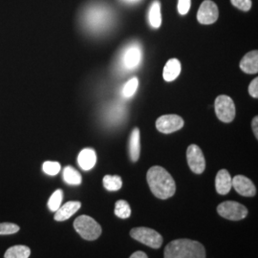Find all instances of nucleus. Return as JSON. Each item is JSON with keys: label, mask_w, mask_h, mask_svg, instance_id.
Instances as JSON below:
<instances>
[{"label": "nucleus", "mask_w": 258, "mask_h": 258, "mask_svg": "<svg viewBox=\"0 0 258 258\" xmlns=\"http://www.w3.org/2000/svg\"><path fill=\"white\" fill-rule=\"evenodd\" d=\"M147 180L151 192L159 199L166 200L175 194V181L162 166L150 167L147 174Z\"/></svg>", "instance_id": "nucleus-1"}, {"label": "nucleus", "mask_w": 258, "mask_h": 258, "mask_svg": "<svg viewBox=\"0 0 258 258\" xmlns=\"http://www.w3.org/2000/svg\"><path fill=\"white\" fill-rule=\"evenodd\" d=\"M164 256L166 258H205L203 245L190 239H176L166 245Z\"/></svg>", "instance_id": "nucleus-2"}, {"label": "nucleus", "mask_w": 258, "mask_h": 258, "mask_svg": "<svg viewBox=\"0 0 258 258\" xmlns=\"http://www.w3.org/2000/svg\"><path fill=\"white\" fill-rule=\"evenodd\" d=\"M76 231L83 239L93 241L98 239L102 234V227L92 217L88 215H81L74 222Z\"/></svg>", "instance_id": "nucleus-3"}, {"label": "nucleus", "mask_w": 258, "mask_h": 258, "mask_svg": "<svg viewBox=\"0 0 258 258\" xmlns=\"http://www.w3.org/2000/svg\"><path fill=\"white\" fill-rule=\"evenodd\" d=\"M107 10L98 6H89L87 9L84 10L82 21L83 25L89 30H99L101 28L107 25Z\"/></svg>", "instance_id": "nucleus-4"}, {"label": "nucleus", "mask_w": 258, "mask_h": 258, "mask_svg": "<svg viewBox=\"0 0 258 258\" xmlns=\"http://www.w3.org/2000/svg\"><path fill=\"white\" fill-rule=\"evenodd\" d=\"M130 235L133 239L137 240L152 249H159L163 244L162 235L149 228H134L130 231Z\"/></svg>", "instance_id": "nucleus-5"}, {"label": "nucleus", "mask_w": 258, "mask_h": 258, "mask_svg": "<svg viewBox=\"0 0 258 258\" xmlns=\"http://www.w3.org/2000/svg\"><path fill=\"white\" fill-rule=\"evenodd\" d=\"M215 114L218 119L229 123L234 120L235 117V105L231 97L226 95H220L215 99L214 102Z\"/></svg>", "instance_id": "nucleus-6"}, {"label": "nucleus", "mask_w": 258, "mask_h": 258, "mask_svg": "<svg viewBox=\"0 0 258 258\" xmlns=\"http://www.w3.org/2000/svg\"><path fill=\"white\" fill-rule=\"evenodd\" d=\"M219 215L231 221H239L248 215V210L245 206L234 201H226L217 207Z\"/></svg>", "instance_id": "nucleus-7"}, {"label": "nucleus", "mask_w": 258, "mask_h": 258, "mask_svg": "<svg viewBox=\"0 0 258 258\" xmlns=\"http://www.w3.org/2000/svg\"><path fill=\"white\" fill-rule=\"evenodd\" d=\"M186 159L192 172L196 174L203 173L206 168V160L201 148L196 145H190L186 150Z\"/></svg>", "instance_id": "nucleus-8"}, {"label": "nucleus", "mask_w": 258, "mask_h": 258, "mask_svg": "<svg viewBox=\"0 0 258 258\" xmlns=\"http://www.w3.org/2000/svg\"><path fill=\"white\" fill-rule=\"evenodd\" d=\"M184 121L178 115H164L156 120V127L160 132L169 134L178 131L184 126Z\"/></svg>", "instance_id": "nucleus-9"}, {"label": "nucleus", "mask_w": 258, "mask_h": 258, "mask_svg": "<svg viewBox=\"0 0 258 258\" xmlns=\"http://www.w3.org/2000/svg\"><path fill=\"white\" fill-rule=\"evenodd\" d=\"M219 16L218 8L212 0H205L197 13V19L201 24L209 25L214 23Z\"/></svg>", "instance_id": "nucleus-10"}, {"label": "nucleus", "mask_w": 258, "mask_h": 258, "mask_svg": "<svg viewBox=\"0 0 258 258\" xmlns=\"http://www.w3.org/2000/svg\"><path fill=\"white\" fill-rule=\"evenodd\" d=\"M232 186L237 194L246 197H252L256 194L254 184L249 178L243 175H236L232 178Z\"/></svg>", "instance_id": "nucleus-11"}, {"label": "nucleus", "mask_w": 258, "mask_h": 258, "mask_svg": "<svg viewBox=\"0 0 258 258\" xmlns=\"http://www.w3.org/2000/svg\"><path fill=\"white\" fill-rule=\"evenodd\" d=\"M232 186V179L227 169H221L218 171L215 178L216 191L221 195H226L231 191Z\"/></svg>", "instance_id": "nucleus-12"}, {"label": "nucleus", "mask_w": 258, "mask_h": 258, "mask_svg": "<svg viewBox=\"0 0 258 258\" xmlns=\"http://www.w3.org/2000/svg\"><path fill=\"white\" fill-rule=\"evenodd\" d=\"M240 68L247 74H256L258 72V52L251 51L243 56L240 61Z\"/></svg>", "instance_id": "nucleus-13"}, {"label": "nucleus", "mask_w": 258, "mask_h": 258, "mask_svg": "<svg viewBox=\"0 0 258 258\" xmlns=\"http://www.w3.org/2000/svg\"><path fill=\"white\" fill-rule=\"evenodd\" d=\"M81 207H82V204L78 201L67 202L62 207H59L57 211H55V221L62 222L69 219L81 209Z\"/></svg>", "instance_id": "nucleus-14"}, {"label": "nucleus", "mask_w": 258, "mask_h": 258, "mask_svg": "<svg viewBox=\"0 0 258 258\" xmlns=\"http://www.w3.org/2000/svg\"><path fill=\"white\" fill-rule=\"evenodd\" d=\"M142 57L141 49L138 46H130L127 48L123 55V65L126 69H133L138 66Z\"/></svg>", "instance_id": "nucleus-15"}, {"label": "nucleus", "mask_w": 258, "mask_h": 258, "mask_svg": "<svg viewBox=\"0 0 258 258\" xmlns=\"http://www.w3.org/2000/svg\"><path fill=\"white\" fill-rule=\"evenodd\" d=\"M96 161H97L96 152L92 148H84L80 152L78 156L79 166H81L83 170L92 169L96 165Z\"/></svg>", "instance_id": "nucleus-16"}, {"label": "nucleus", "mask_w": 258, "mask_h": 258, "mask_svg": "<svg viewBox=\"0 0 258 258\" xmlns=\"http://www.w3.org/2000/svg\"><path fill=\"white\" fill-rule=\"evenodd\" d=\"M141 153V142H140V130L134 128L130 135L129 141V155L132 162H137Z\"/></svg>", "instance_id": "nucleus-17"}, {"label": "nucleus", "mask_w": 258, "mask_h": 258, "mask_svg": "<svg viewBox=\"0 0 258 258\" xmlns=\"http://www.w3.org/2000/svg\"><path fill=\"white\" fill-rule=\"evenodd\" d=\"M180 73H181L180 61L176 58H171L166 62V66L164 68L163 77L166 82H172L178 78Z\"/></svg>", "instance_id": "nucleus-18"}, {"label": "nucleus", "mask_w": 258, "mask_h": 258, "mask_svg": "<svg viewBox=\"0 0 258 258\" xmlns=\"http://www.w3.org/2000/svg\"><path fill=\"white\" fill-rule=\"evenodd\" d=\"M148 20L149 24L153 28H159L162 23L161 17V3L159 0L153 1L148 12Z\"/></svg>", "instance_id": "nucleus-19"}, {"label": "nucleus", "mask_w": 258, "mask_h": 258, "mask_svg": "<svg viewBox=\"0 0 258 258\" xmlns=\"http://www.w3.org/2000/svg\"><path fill=\"white\" fill-rule=\"evenodd\" d=\"M31 254V249L27 246L18 245L13 246L5 252L4 257L6 258H28Z\"/></svg>", "instance_id": "nucleus-20"}, {"label": "nucleus", "mask_w": 258, "mask_h": 258, "mask_svg": "<svg viewBox=\"0 0 258 258\" xmlns=\"http://www.w3.org/2000/svg\"><path fill=\"white\" fill-rule=\"evenodd\" d=\"M63 179L65 182L69 184L78 185L82 183L81 173L72 166H66L63 169Z\"/></svg>", "instance_id": "nucleus-21"}, {"label": "nucleus", "mask_w": 258, "mask_h": 258, "mask_svg": "<svg viewBox=\"0 0 258 258\" xmlns=\"http://www.w3.org/2000/svg\"><path fill=\"white\" fill-rule=\"evenodd\" d=\"M103 185L109 191H117L121 187L122 181L120 176L105 175L103 177Z\"/></svg>", "instance_id": "nucleus-22"}, {"label": "nucleus", "mask_w": 258, "mask_h": 258, "mask_svg": "<svg viewBox=\"0 0 258 258\" xmlns=\"http://www.w3.org/2000/svg\"><path fill=\"white\" fill-rule=\"evenodd\" d=\"M115 214L122 218V219H126L131 215V209L128 203L124 200H119L115 204Z\"/></svg>", "instance_id": "nucleus-23"}, {"label": "nucleus", "mask_w": 258, "mask_h": 258, "mask_svg": "<svg viewBox=\"0 0 258 258\" xmlns=\"http://www.w3.org/2000/svg\"><path fill=\"white\" fill-rule=\"evenodd\" d=\"M62 199H63V191L61 189H56L55 192L52 194V196L48 201V208L50 209V211L52 212L57 211L61 205Z\"/></svg>", "instance_id": "nucleus-24"}, {"label": "nucleus", "mask_w": 258, "mask_h": 258, "mask_svg": "<svg viewBox=\"0 0 258 258\" xmlns=\"http://www.w3.org/2000/svg\"><path fill=\"white\" fill-rule=\"evenodd\" d=\"M139 86V81L137 78H132L131 80H129L127 83H125L123 90H122V94L124 97L126 98H130L132 97L135 92L137 91Z\"/></svg>", "instance_id": "nucleus-25"}, {"label": "nucleus", "mask_w": 258, "mask_h": 258, "mask_svg": "<svg viewBox=\"0 0 258 258\" xmlns=\"http://www.w3.org/2000/svg\"><path fill=\"white\" fill-rule=\"evenodd\" d=\"M42 168H43V171L48 175L55 176L60 171L61 167H60L59 163H57V162L47 161V162L43 164Z\"/></svg>", "instance_id": "nucleus-26"}, {"label": "nucleus", "mask_w": 258, "mask_h": 258, "mask_svg": "<svg viewBox=\"0 0 258 258\" xmlns=\"http://www.w3.org/2000/svg\"><path fill=\"white\" fill-rule=\"evenodd\" d=\"M19 231V227L13 223H1L0 234H14Z\"/></svg>", "instance_id": "nucleus-27"}, {"label": "nucleus", "mask_w": 258, "mask_h": 258, "mask_svg": "<svg viewBox=\"0 0 258 258\" xmlns=\"http://www.w3.org/2000/svg\"><path fill=\"white\" fill-rule=\"evenodd\" d=\"M231 4L242 11H249L251 8V0H231Z\"/></svg>", "instance_id": "nucleus-28"}, {"label": "nucleus", "mask_w": 258, "mask_h": 258, "mask_svg": "<svg viewBox=\"0 0 258 258\" xmlns=\"http://www.w3.org/2000/svg\"><path fill=\"white\" fill-rule=\"evenodd\" d=\"M191 5V0H178V12L180 15L184 16L188 13Z\"/></svg>", "instance_id": "nucleus-29"}, {"label": "nucleus", "mask_w": 258, "mask_h": 258, "mask_svg": "<svg viewBox=\"0 0 258 258\" xmlns=\"http://www.w3.org/2000/svg\"><path fill=\"white\" fill-rule=\"evenodd\" d=\"M249 95L254 98V99H257L258 98V79L255 78L249 86Z\"/></svg>", "instance_id": "nucleus-30"}, {"label": "nucleus", "mask_w": 258, "mask_h": 258, "mask_svg": "<svg viewBox=\"0 0 258 258\" xmlns=\"http://www.w3.org/2000/svg\"><path fill=\"white\" fill-rule=\"evenodd\" d=\"M251 126H252V130H253V133H254V136L255 138H258V118L257 116L253 118L252 122H251Z\"/></svg>", "instance_id": "nucleus-31"}, {"label": "nucleus", "mask_w": 258, "mask_h": 258, "mask_svg": "<svg viewBox=\"0 0 258 258\" xmlns=\"http://www.w3.org/2000/svg\"><path fill=\"white\" fill-rule=\"evenodd\" d=\"M130 258H148V254H146V252L144 251H135L134 253H132L130 255Z\"/></svg>", "instance_id": "nucleus-32"}, {"label": "nucleus", "mask_w": 258, "mask_h": 258, "mask_svg": "<svg viewBox=\"0 0 258 258\" xmlns=\"http://www.w3.org/2000/svg\"><path fill=\"white\" fill-rule=\"evenodd\" d=\"M125 1H129V2H133V1H137V0H125Z\"/></svg>", "instance_id": "nucleus-33"}]
</instances>
